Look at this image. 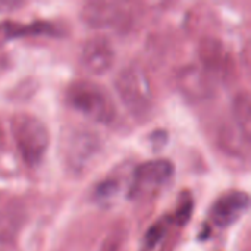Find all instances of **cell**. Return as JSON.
<instances>
[{
    "label": "cell",
    "mask_w": 251,
    "mask_h": 251,
    "mask_svg": "<svg viewBox=\"0 0 251 251\" xmlns=\"http://www.w3.org/2000/svg\"><path fill=\"white\" fill-rule=\"evenodd\" d=\"M65 97L74 110L79 112L91 121L109 124L115 119L116 109L110 96L103 87L91 81L72 82L68 87Z\"/></svg>",
    "instance_id": "1"
},
{
    "label": "cell",
    "mask_w": 251,
    "mask_h": 251,
    "mask_svg": "<svg viewBox=\"0 0 251 251\" xmlns=\"http://www.w3.org/2000/svg\"><path fill=\"white\" fill-rule=\"evenodd\" d=\"M12 134L22 160L31 168L38 166L50 144L47 126L38 118L22 113L12 119Z\"/></svg>",
    "instance_id": "2"
},
{
    "label": "cell",
    "mask_w": 251,
    "mask_h": 251,
    "mask_svg": "<svg viewBox=\"0 0 251 251\" xmlns=\"http://www.w3.org/2000/svg\"><path fill=\"white\" fill-rule=\"evenodd\" d=\"M116 90L132 115L146 116L151 109V90L146 75L137 68L124 69L116 78Z\"/></svg>",
    "instance_id": "3"
},
{
    "label": "cell",
    "mask_w": 251,
    "mask_h": 251,
    "mask_svg": "<svg viewBox=\"0 0 251 251\" xmlns=\"http://www.w3.org/2000/svg\"><path fill=\"white\" fill-rule=\"evenodd\" d=\"M174 176V165L169 160L157 159L141 163L132 172L129 199H147L154 196Z\"/></svg>",
    "instance_id": "4"
},
{
    "label": "cell",
    "mask_w": 251,
    "mask_h": 251,
    "mask_svg": "<svg viewBox=\"0 0 251 251\" xmlns=\"http://www.w3.org/2000/svg\"><path fill=\"white\" fill-rule=\"evenodd\" d=\"M249 194L244 191H229L221 196L210 209V221L219 228L234 225L249 209Z\"/></svg>",
    "instance_id": "5"
},
{
    "label": "cell",
    "mask_w": 251,
    "mask_h": 251,
    "mask_svg": "<svg viewBox=\"0 0 251 251\" xmlns=\"http://www.w3.org/2000/svg\"><path fill=\"white\" fill-rule=\"evenodd\" d=\"M115 60V51L110 41L106 37L96 35L85 41L81 50L82 66L94 75L106 74Z\"/></svg>",
    "instance_id": "6"
},
{
    "label": "cell",
    "mask_w": 251,
    "mask_h": 251,
    "mask_svg": "<svg viewBox=\"0 0 251 251\" xmlns=\"http://www.w3.org/2000/svg\"><path fill=\"white\" fill-rule=\"evenodd\" d=\"M128 13L122 3L113 1H91L82 9L84 21L94 28L116 26L125 22Z\"/></svg>",
    "instance_id": "7"
},
{
    "label": "cell",
    "mask_w": 251,
    "mask_h": 251,
    "mask_svg": "<svg viewBox=\"0 0 251 251\" xmlns=\"http://www.w3.org/2000/svg\"><path fill=\"white\" fill-rule=\"evenodd\" d=\"M69 141L68 160L75 168L87 163L90 157L97 151V138L88 132H76Z\"/></svg>",
    "instance_id": "8"
},
{
    "label": "cell",
    "mask_w": 251,
    "mask_h": 251,
    "mask_svg": "<svg viewBox=\"0 0 251 251\" xmlns=\"http://www.w3.org/2000/svg\"><path fill=\"white\" fill-rule=\"evenodd\" d=\"M26 34H54V28H53V25L46 24V22H35L28 26L13 25V24L6 22L0 26V35L4 40L12 38V37L26 35Z\"/></svg>",
    "instance_id": "9"
},
{
    "label": "cell",
    "mask_w": 251,
    "mask_h": 251,
    "mask_svg": "<svg viewBox=\"0 0 251 251\" xmlns=\"http://www.w3.org/2000/svg\"><path fill=\"white\" fill-rule=\"evenodd\" d=\"M234 116H235L237 125L240 126L246 140H249V134H250V100H249V96L246 93L237 97V100L234 103Z\"/></svg>",
    "instance_id": "10"
},
{
    "label": "cell",
    "mask_w": 251,
    "mask_h": 251,
    "mask_svg": "<svg viewBox=\"0 0 251 251\" xmlns=\"http://www.w3.org/2000/svg\"><path fill=\"white\" fill-rule=\"evenodd\" d=\"M168 226H169V219H160L157 221L149 231H147V235H146V240H147V246L149 247H153L156 246L166 234L168 231Z\"/></svg>",
    "instance_id": "11"
},
{
    "label": "cell",
    "mask_w": 251,
    "mask_h": 251,
    "mask_svg": "<svg viewBox=\"0 0 251 251\" xmlns=\"http://www.w3.org/2000/svg\"><path fill=\"white\" fill-rule=\"evenodd\" d=\"M119 190V185L115 179H106L104 182H101L97 187V197L100 200H106V199H112L116 191Z\"/></svg>",
    "instance_id": "12"
},
{
    "label": "cell",
    "mask_w": 251,
    "mask_h": 251,
    "mask_svg": "<svg viewBox=\"0 0 251 251\" xmlns=\"http://www.w3.org/2000/svg\"><path fill=\"white\" fill-rule=\"evenodd\" d=\"M191 212H193V201L191 199H185L184 201H181L176 213H175V219H176V224L179 225H185L191 216Z\"/></svg>",
    "instance_id": "13"
}]
</instances>
